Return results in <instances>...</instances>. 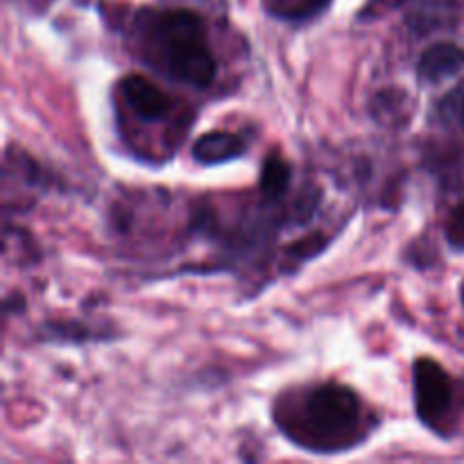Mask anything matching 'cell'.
Listing matches in <instances>:
<instances>
[{"mask_svg":"<svg viewBox=\"0 0 464 464\" xmlns=\"http://www.w3.org/2000/svg\"><path fill=\"white\" fill-rule=\"evenodd\" d=\"M143 59L170 80L207 89L218 72L202 16L193 9H140L136 14Z\"/></svg>","mask_w":464,"mask_h":464,"instance_id":"1","label":"cell"},{"mask_svg":"<svg viewBox=\"0 0 464 464\" xmlns=\"http://www.w3.org/2000/svg\"><path fill=\"white\" fill-rule=\"evenodd\" d=\"M276 424L290 442L317 453L343 451L365 440L362 401L340 383L311 388L293 411L276 408Z\"/></svg>","mask_w":464,"mask_h":464,"instance_id":"2","label":"cell"},{"mask_svg":"<svg viewBox=\"0 0 464 464\" xmlns=\"http://www.w3.org/2000/svg\"><path fill=\"white\" fill-rule=\"evenodd\" d=\"M412 385H415V412L429 429L440 430L453 403V381L440 362L420 358L412 365Z\"/></svg>","mask_w":464,"mask_h":464,"instance_id":"3","label":"cell"},{"mask_svg":"<svg viewBox=\"0 0 464 464\" xmlns=\"http://www.w3.org/2000/svg\"><path fill=\"white\" fill-rule=\"evenodd\" d=\"M118 89H121V95L122 100H125L127 109L143 122L163 121V118L170 113V95H168L161 86L150 82L148 77L139 75V72L127 75Z\"/></svg>","mask_w":464,"mask_h":464,"instance_id":"4","label":"cell"},{"mask_svg":"<svg viewBox=\"0 0 464 464\" xmlns=\"http://www.w3.org/2000/svg\"><path fill=\"white\" fill-rule=\"evenodd\" d=\"M464 66V50L460 45L449 44V41H440V44L430 45L420 54L417 62V75L426 84H440V82L449 80L456 75Z\"/></svg>","mask_w":464,"mask_h":464,"instance_id":"5","label":"cell"},{"mask_svg":"<svg viewBox=\"0 0 464 464\" xmlns=\"http://www.w3.org/2000/svg\"><path fill=\"white\" fill-rule=\"evenodd\" d=\"M247 152V140L234 131H208L193 145L195 161L202 166H220Z\"/></svg>","mask_w":464,"mask_h":464,"instance_id":"6","label":"cell"},{"mask_svg":"<svg viewBox=\"0 0 464 464\" xmlns=\"http://www.w3.org/2000/svg\"><path fill=\"white\" fill-rule=\"evenodd\" d=\"M331 0H263V7L270 16L285 23H306L320 16Z\"/></svg>","mask_w":464,"mask_h":464,"instance_id":"7","label":"cell"},{"mask_svg":"<svg viewBox=\"0 0 464 464\" xmlns=\"http://www.w3.org/2000/svg\"><path fill=\"white\" fill-rule=\"evenodd\" d=\"M290 172L293 170H290L288 161H284V159L276 157V154H270L261 168V179H258L261 193L266 195L267 199H272V202L284 198V195L288 193Z\"/></svg>","mask_w":464,"mask_h":464,"instance_id":"8","label":"cell"},{"mask_svg":"<svg viewBox=\"0 0 464 464\" xmlns=\"http://www.w3.org/2000/svg\"><path fill=\"white\" fill-rule=\"evenodd\" d=\"M107 331H93L82 326L80 322H68V324H48L44 329V340L53 343H89V340H107Z\"/></svg>","mask_w":464,"mask_h":464,"instance_id":"9","label":"cell"},{"mask_svg":"<svg viewBox=\"0 0 464 464\" xmlns=\"http://www.w3.org/2000/svg\"><path fill=\"white\" fill-rule=\"evenodd\" d=\"M435 118L453 130H464V84L449 91L435 107Z\"/></svg>","mask_w":464,"mask_h":464,"instance_id":"10","label":"cell"},{"mask_svg":"<svg viewBox=\"0 0 464 464\" xmlns=\"http://www.w3.org/2000/svg\"><path fill=\"white\" fill-rule=\"evenodd\" d=\"M447 240L451 247L464 249V202L453 208L451 218L447 222Z\"/></svg>","mask_w":464,"mask_h":464,"instance_id":"11","label":"cell"},{"mask_svg":"<svg viewBox=\"0 0 464 464\" xmlns=\"http://www.w3.org/2000/svg\"><path fill=\"white\" fill-rule=\"evenodd\" d=\"M403 0H370V5L365 7V16L370 12H376V9H388V7H397L401 5Z\"/></svg>","mask_w":464,"mask_h":464,"instance_id":"12","label":"cell"}]
</instances>
